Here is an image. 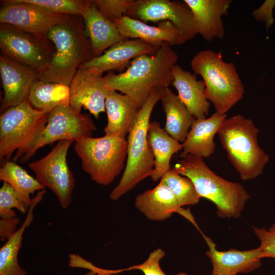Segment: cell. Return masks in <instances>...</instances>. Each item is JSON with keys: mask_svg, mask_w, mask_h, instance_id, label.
Segmentation results:
<instances>
[{"mask_svg": "<svg viewBox=\"0 0 275 275\" xmlns=\"http://www.w3.org/2000/svg\"><path fill=\"white\" fill-rule=\"evenodd\" d=\"M82 17L67 15L49 31L55 52L39 79L69 86L80 66L94 58Z\"/></svg>", "mask_w": 275, "mask_h": 275, "instance_id": "7a4b0ae2", "label": "cell"}, {"mask_svg": "<svg viewBox=\"0 0 275 275\" xmlns=\"http://www.w3.org/2000/svg\"><path fill=\"white\" fill-rule=\"evenodd\" d=\"M73 142L58 141L46 156L28 164L37 181L55 194L64 209L71 204L75 187V177L67 161V152Z\"/></svg>", "mask_w": 275, "mask_h": 275, "instance_id": "9c48e42d", "label": "cell"}, {"mask_svg": "<svg viewBox=\"0 0 275 275\" xmlns=\"http://www.w3.org/2000/svg\"><path fill=\"white\" fill-rule=\"evenodd\" d=\"M159 182L171 189L181 207L194 205L200 201L201 197L191 180L172 168L163 175Z\"/></svg>", "mask_w": 275, "mask_h": 275, "instance_id": "f546056e", "label": "cell"}, {"mask_svg": "<svg viewBox=\"0 0 275 275\" xmlns=\"http://www.w3.org/2000/svg\"><path fill=\"white\" fill-rule=\"evenodd\" d=\"M0 23H7L44 39L67 15L49 12L24 0L1 1Z\"/></svg>", "mask_w": 275, "mask_h": 275, "instance_id": "4fadbf2b", "label": "cell"}, {"mask_svg": "<svg viewBox=\"0 0 275 275\" xmlns=\"http://www.w3.org/2000/svg\"><path fill=\"white\" fill-rule=\"evenodd\" d=\"M51 112L34 108L28 100L9 108L0 117V159L16 162L32 148Z\"/></svg>", "mask_w": 275, "mask_h": 275, "instance_id": "52a82bcc", "label": "cell"}, {"mask_svg": "<svg viewBox=\"0 0 275 275\" xmlns=\"http://www.w3.org/2000/svg\"><path fill=\"white\" fill-rule=\"evenodd\" d=\"M74 149L83 171L95 182L107 186L124 168L127 141L125 138L106 135L86 137L75 141Z\"/></svg>", "mask_w": 275, "mask_h": 275, "instance_id": "ba28073f", "label": "cell"}, {"mask_svg": "<svg viewBox=\"0 0 275 275\" xmlns=\"http://www.w3.org/2000/svg\"><path fill=\"white\" fill-rule=\"evenodd\" d=\"M44 189L38 192L32 199L27 215L15 234L0 249V275H26V270L18 263L19 252L22 245L23 235L34 219V210L43 199Z\"/></svg>", "mask_w": 275, "mask_h": 275, "instance_id": "484cf974", "label": "cell"}, {"mask_svg": "<svg viewBox=\"0 0 275 275\" xmlns=\"http://www.w3.org/2000/svg\"><path fill=\"white\" fill-rule=\"evenodd\" d=\"M193 14L197 34L206 41L225 36L222 17L228 14L231 0H184Z\"/></svg>", "mask_w": 275, "mask_h": 275, "instance_id": "d6986e66", "label": "cell"}, {"mask_svg": "<svg viewBox=\"0 0 275 275\" xmlns=\"http://www.w3.org/2000/svg\"><path fill=\"white\" fill-rule=\"evenodd\" d=\"M102 74L91 68L79 67L69 86V105L80 113L82 107L96 119L105 112V102L109 91Z\"/></svg>", "mask_w": 275, "mask_h": 275, "instance_id": "5bb4252c", "label": "cell"}, {"mask_svg": "<svg viewBox=\"0 0 275 275\" xmlns=\"http://www.w3.org/2000/svg\"><path fill=\"white\" fill-rule=\"evenodd\" d=\"M82 18L94 57L101 56L115 44L126 40L115 24L106 18L89 1Z\"/></svg>", "mask_w": 275, "mask_h": 275, "instance_id": "603a6c76", "label": "cell"}, {"mask_svg": "<svg viewBox=\"0 0 275 275\" xmlns=\"http://www.w3.org/2000/svg\"><path fill=\"white\" fill-rule=\"evenodd\" d=\"M171 46L164 42L155 53L133 59L124 72H108L103 76L107 88L128 96L140 108L153 89L168 87L172 83V68L178 56Z\"/></svg>", "mask_w": 275, "mask_h": 275, "instance_id": "6da1fadb", "label": "cell"}, {"mask_svg": "<svg viewBox=\"0 0 275 275\" xmlns=\"http://www.w3.org/2000/svg\"><path fill=\"white\" fill-rule=\"evenodd\" d=\"M13 208L25 214L28 212L29 207L21 200L16 191L9 184L4 182L0 189L1 218L16 217V213Z\"/></svg>", "mask_w": 275, "mask_h": 275, "instance_id": "1f68e13d", "label": "cell"}, {"mask_svg": "<svg viewBox=\"0 0 275 275\" xmlns=\"http://www.w3.org/2000/svg\"><path fill=\"white\" fill-rule=\"evenodd\" d=\"M253 232L260 241L259 246L262 258L275 259V223L267 230L264 227H253Z\"/></svg>", "mask_w": 275, "mask_h": 275, "instance_id": "e575fe53", "label": "cell"}, {"mask_svg": "<svg viewBox=\"0 0 275 275\" xmlns=\"http://www.w3.org/2000/svg\"><path fill=\"white\" fill-rule=\"evenodd\" d=\"M166 88L158 87L153 89L135 117L128 134L125 169L119 183L109 195L113 200H118L152 174L154 157L148 142V126L154 107L163 96Z\"/></svg>", "mask_w": 275, "mask_h": 275, "instance_id": "3957f363", "label": "cell"}, {"mask_svg": "<svg viewBox=\"0 0 275 275\" xmlns=\"http://www.w3.org/2000/svg\"><path fill=\"white\" fill-rule=\"evenodd\" d=\"M20 218L16 217L1 218L0 220V239L2 241L7 240L18 230Z\"/></svg>", "mask_w": 275, "mask_h": 275, "instance_id": "74e56055", "label": "cell"}, {"mask_svg": "<svg viewBox=\"0 0 275 275\" xmlns=\"http://www.w3.org/2000/svg\"><path fill=\"white\" fill-rule=\"evenodd\" d=\"M113 22L126 39H141L158 48L164 42L171 46L179 45V31L169 21H160L156 26L150 25L125 15Z\"/></svg>", "mask_w": 275, "mask_h": 275, "instance_id": "ffe728a7", "label": "cell"}, {"mask_svg": "<svg viewBox=\"0 0 275 275\" xmlns=\"http://www.w3.org/2000/svg\"><path fill=\"white\" fill-rule=\"evenodd\" d=\"M159 49L141 39H126L118 42L105 50L101 56L94 57L79 67L91 68L103 74L105 72H124L131 61L145 54H153Z\"/></svg>", "mask_w": 275, "mask_h": 275, "instance_id": "2e32d148", "label": "cell"}, {"mask_svg": "<svg viewBox=\"0 0 275 275\" xmlns=\"http://www.w3.org/2000/svg\"><path fill=\"white\" fill-rule=\"evenodd\" d=\"M0 180L9 184L21 200L30 206V195L45 187L14 161H6L0 169Z\"/></svg>", "mask_w": 275, "mask_h": 275, "instance_id": "f1b7e54d", "label": "cell"}, {"mask_svg": "<svg viewBox=\"0 0 275 275\" xmlns=\"http://www.w3.org/2000/svg\"><path fill=\"white\" fill-rule=\"evenodd\" d=\"M163 109L166 116L164 130L180 143H183L188 132L196 120L178 95L169 87L161 99Z\"/></svg>", "mask_w": 275, "mask_h": 275, "instance_id": "4316f807", "label": "cell"}, {"mask_svg": "<svg viewBox=\"0 0 275 275\" xmlns=\"http://www.w3.org/2000/svg\"><path fill=\"white\" fill-rule=\"evenodd\" d=\"M126 16L145 23L170 21L179 31V45L197 35L191 10L183 1L136 0Z\"/></svg>", "mask_w": 275, "mask_h": 275, "instance_id": "7c38bea8", "label": "cell"}, {"mask_svg": "<svg viewBox=\"0 0 275 275\" xmlns=\"http://www.w3.org/2000/svg\"><path fill=\"white\" fill-rule=\"evenodd\" d=\"M135 207L150 220L162 221L177 212L187 218L200 230L189 209L178 204L171 189L159 182L154 188L148 189L136 196Z\"/></svg>", "mask_w": 275, "mask_h": 275, "instance_id": "ac0fdd59", "label": "cell"}, {"mask_svg": "<svg viewBox=\"0 0 275 275\" xmlns=\"http://www.w3.org/2000/svg\"><path fill=\"white\" fill-rule=\"evenodd\" d=\"M1 54L39 72L48 65L54 52L53 44L7 23H0Z\"/></svg>", "mask_w": 275, "mask_h": 275, "instance_id": "30bf717a", "label": "cell"}, {"mask_svg": "<svg viewBox=\"0 0 275 275\" xmlns=\"http://www.w3.org/2000/svg\"><path fill=\"white\" fill-rule=\"evenodd\" d=\"M97 275H111V274H97Z\"/></svg>", "mask_w": 275, "mask_h": 275, "instance_id": "ab89813d", "label": "cell"}, {"mask_svg": "<svg viewBox=\"0 0 275 275\" xmlns=\"http://www.w3.org/2000/svg\"><path fill=\"white\" fill-rule=\"evenodd\" d=\"M209 248L206 254L212 264L211 275H237L247 273L258 269L261 265L262 253L256 249L239 251L231 249L227 251L216 249L212 240L201 233Z\"/></svg>", "mask_w": 275, "mask_h": 275, "instance_id": "e0dca14e", "label": "cell"}, {"mask_svg": "<svg viewBox=\"0 0 275 275\" xmlns=\"http://www.w3.org/2000/svg\"><path fill=\"white\" fill-rule=\"evenodd\" d=\"M49 12L82 17L89 4L87 0H24Z\"/></svg>", "mask_w": 275, "mask_h": 275, "instance_id": "4dcf8cb0", "label": "cell"}, {"mask_svg": "<svg viewBox=\"0 0 275 275\" xmlns=\"http://www.w3.org/2000/svg\"><path fill=\"white\" fill-rule=\"evenodd\" d=\"M179 174L193 182L201 198L213 202L216 213L221 218L240 216L250 196L238 182L228 181L217 175L204 162L203 158L187 155L172 168Z\"/></svg>", "mask_w": 275, "mask_h": 275, "instance_id": "277c9868", "label": "cell"}, {"mask_svg": "<svg viewBox=\"0 0 275 275\" xmlns=\"http://www.w3.org/2000/svg\"><path fill=\"white\" fill-rule=\"evenodd\" d=\"M105 106L107 117L105 135L125 138L140 108L128 96L111 90L106 95Z\"/></svg>", "mask_w": 275, "mask_h": 275, "instance_id": "cb8c5ba5", "label": "cell"}, {"mask_svg": "<svg viewBox=\"0 0 275 275\" xmlns=\"http://www.w3.org/2000/svg\"><path fill=\"white\" fill-rule=\"evenodd\" d=\"M275 7V0H266L252 12V16L257 21L264 23L268 30L273 23V10Z\"/></svg>", "mask_w": 275, "mask_h": 275, "instance_id": "d590c367", "label": "cell"}, {"mask_svg": "<svg viewBox=\"0 0 275 275\" xmlns=\"http://www.w3.org/2000/svg\"><path fill=\"white\" fill-rule=\"evenodd\" d=\"M166 255L162 249L158 248L150 253L148 258L142 263L125 268L126 270H139L144 275H167L162 270L159 262ZM176 275H187L185 272H179Z\"/></svg>", "mask_w": 275, "mask_h": 275, "instance_id": "836d02e7", "label": "cell"}, {"mask_svg": "<svg viewBox=\"0 0 275 275\" xmlns=\"http://www.w3.org/2000/svg\"><path fill=\"white\" fill-rule=\"evenodd\" d=\"M147 139L154 157L150 177L152 181H156L171 169L172 156L182 150L183 145L170 136L157 121L150 122Z\"/></svg>", "mask_w": 275, "mask_h": 275, "instance_id": "d4e9b609", "label": "cell"}, {"mask_svg": "<svg viewBox=\"0 0 275 275\" xmlns=\"http://www.w3.org/2000/svg\"><path fill=\"white\" fill-rule=\"evenodd\" d=\"M0 74L4 91L2 114L28 100L34 82L39 79V72L1 54Z\"/></svg>", "mask_w": 275, "mask_h": 275, "instance_id": "9a60e30c", "label": "cell"}, {"mask_svg": "<svg viewBox=\"0 0 275 275\" xmlns=\"http://www.w3.org/2000/svg\"><path fill=\"white\" fill-rule=\"evenodd\" d=\"M226 118L227 114L215 112L208 118L196 119L182 143L180 157L183 158L189 154L203 158L210 156L215 149L214 136Z\"/></svg>", "mask_w": 275, "mask_h": 275, "instance_id": "7402d4cb", "label": "cell"}, {"mask_svg": "<svg viewBox=\"0 0 275 275\" xmlns=\"http://www.w3.org/2000/svg\"><path fill=\"white\" fill-rule=\"evenodd\" d=\"M172 85L178 97L196 119L206 118L208 115L210 102L205 96V84L198 80L197 75L175 65L172 68Z\"/></svg>", "mask_w": 275, "mask_h": 275, "instance_id": "44dd1931", "label": "cell"}, {"mask_svg": "<svg viewBox=\"0 0 275 275\" xmlns=\"http://www.w3.org/2000/svg\"><path fill=\"white\" fill-rule=\"evenodd\" d=\"M85 275H97L96 272L93 270H90L88 273Z\"/></svg>", "mask_w": 275, "mask_h": 275, "instance_id": "f35d334b", "label": "cell"}, {"mask_svg": "<svg viewBox=\"0 0 275 275\" xmlns=\"http://www.w3.org/2000/svg\"><path fill=\"white\" fill-rule=\"evenodd\" d=\"M70 263L69 265L72 267H81L86 268L89 269L90 270H93L96 272L97 274H115L119 273H121L125 270L124 269L111 270L99 268L94 265L91 262L86 261V260L81 258L79 256L77 255L72 254L70 255Z\"/></svg>", "mask_w": 275, "mask_h": 275, "instance_id": "8d00e7d4", "label": "cell"}, {"mask_svg": "<svg viewBox=\"0 0 275 275\" xmlns=\"http://www.w3.org/2000/svg\"><path fill=\"white\" fill-rule=\"evenodd\" d=\"M259 131L252 119L238 114L226 118L217 132L228 159L243 181L257 178L269 160L258 144Z\"/></svg>", "mask_w": 275, "mask_h": 275, "instance_id": "5b68a950", "label": "cell"}, {"mask_svg": "<svg viewBox=\"0 0 275 275\" xmlns=\"http://www.w3.org/2000/svg\"><path fill=\"white\" fill-rule=\"evenodd\" d=\"M69 86L39 79L31 89L28 101L35 108L51 112L56 107L69 104Z\"/></svg>", "mask_w": 275, "mask_h": 275, "instance_id": "83f0119b", "label": "cell"}, {"mask_svg": "<svg viewBox=\"0 0 275 275\" xmlns=\"http://www.w3.org/2000/svg\"><path fill=\"white\" fill-rule=\"evenodd\" d=\"M97 128L89 114L75 112L69 104L59 106L50 113L40 136L29 151L20 158L21 163L30 160L45 145L62 140L75 142L92 136Z\"/></svg>", "mask_w": 275, "mask_h": 275, "instance_id": "8fae6325", "label": "cell"}, {"mask_svg": "<svg viewBox=\"0 0 275 275\" xmlns=\"http://www.w3.org/2000/svg\"><path fill=\"white\" fill-rule=\"evenodd\" d=\"M192 70L203 78L205 96L215 112L226 113L243 97L244 87L233 63L226 62L221 53L201 50L190 62Z\"/></svg>", "mask_w": 275, "mask_h": 275, "instance_id": "8992f818", "label": "cell"}, {"mask_svg": "<svg viewBox=\"0 0 275 275\" xmlns=\"http://www.w3.org/2000/svg\"><path fill=\"white\" fill-rule=\"evenodd\" d=\"M99 11L108 20L114 22L126 15L134 0H92Z\"/></svg>", "mask_w": 275, "mask_h": 275, "instance_id": "d6a6232c", "label": "cell"}]
</instances>
